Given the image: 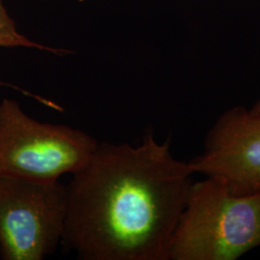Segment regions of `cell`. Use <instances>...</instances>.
<instances>
[{
    "instance_id": "cell-1",
    "label": "cell",
    "mask_w": 260,
    "mask_h": 260,
    "mask_svg": "<svg viewBox=\"0 0 260 260\" xmlns=\"http://www.w3.org/2000/svg\"><path fill=\"white\" fill-rule=\"evenodd\" d=\"M193 174L152 130L138 146L99 142L66 185L62 244L82 260H169Z\"/></svg>"
},
{
    "instance_id": "cell-2",
    "label": "cell",
    "mask_w": 260,
    "mask_h": 260,
    "mask_svg": "<svg viewBox=\"0 0 260 260\" xmlns=\"http://www.w3.org/2000/svg\"><path fill=\"white\" fill-rule=\"evenodd\" d=\"M260 246V193L233 194L206 177L192 183L169 260H235Z\"/></svg>"
},
{
    "instance_id": "cell-3",
    "label": "cell",
    "mask_w": 260,
    "mask_h": 260,
    "mask_svg": "<svg viewBox=\"0 0 260 260\" xmlns=\"http://www.w3.org/2000/svg\"><path fill=\"white\" fill-rule=\"evenodd\" d=\"M98 145L82 130L34 120L14 100L0 103V176L59 180L83 167Z\"/></svg>"
},
{
    "instance_id": "cell-4",
    "label": "cell",
    "mask_w": 260,
    "mask_h": 260,
    "mask_svg": "<svg viewBox=\"0 0 260 260\" xmlns=\"http://www.w3.org/2000/svg\"><path fill=\"white\" fill-rule=\"evenodd\" d=\"M68 211L67 186L0 176V256L42 260L62 243Z\"/></svg>"
},
{
    "instance_id": "cell-5",
    "label": "cell",
    "mask_w": 260,
    "mask_h": 260,
    "mask_svg": "<svg viewBox=\"0 0 260 260\" xmlns=\"http://www.w3.org/2000/svg\"><path fill=\"white\" fill-rule=\"evenodd\" d=\"M188 164L235 195L259 193L260 115L243 106L223 112L208 131L203 153Z\"/></svg>"
},
{
    "instance_id": "cell-6",
    "label": "cell",
    "mask_w": 260,
    "mask_h": 260,
    "mask_svg": "<svg viewBox=\"0 0 260 260\" xmlns=\"http://www.w3.org/2000/svg\"><path fill=\"white\" fill-rule=\"evenodd\" d=\"M0 47H27V48H34L39 50H45L47 52H51L56 55H65L69 53H73L71 50H67L63 48H55V47H47L44 45H41L36 42L31 41L27 37L20 34L16 27V23L13 19H11L7 11L4 7L3 0H0ZM0 86H7L14 88L25 95L31 96L32 99H35L40 103L45 102V98L29 93L27 91L19 88L17 86L5 83L0 81Z\"/></svg>"
},
{
    "instance_id": "cell-7",
    "label": "cell",
    "mask_w": 260,
    "mask_h": 260,
    "mask_svg": "<svg viewBox=\"0 0 260 260\" xmlns=\"http://www.w3.org/2000/svg\"><path fill=\"white\" fill-rule=\"evenodd\" d=\"M251 112L255 115H260V98L259 100L254 104V106L251 108Z\"/></svg>"
},
{
    "instance_id": "cell-8",
    "label": "cell",
    "mask_w": 260,
    "mask_h": 260,
    "mask_svg": "<svg viewBox=\"0 0 260 260\" xmlns=\"http://www.w3.org/2000/svg\"><path fill=\"white\" fill-rule=\"evenodd\" d=\"M259 193H260V192H259Z\"/></svg>"
}]
</instances>
